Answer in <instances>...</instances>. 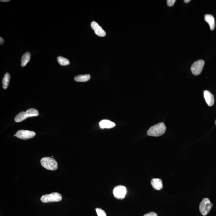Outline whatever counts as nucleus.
I'll return each mask as SVG.
<instances>
[{"instance_id":"nucleus-5","label":"nucleus","mask_w":216,"mask_h":216,"mask_svg":"<svg viewBox=\"0 0 216 216\" xmlns=\"http://www.w3.org/2000/svg\"><path fill=\"white\" fill-rule=\"evenodd\" d=\"M127 193V190L125 186L118 185L114 188L113 190V195L117 199L122 200L125 198Z\"/></svg>"},{"instance_id":"nucleus-19","label":"nucleus","mask_w":216,"mask_h":216,"mask_svg":"<svg viewBox=\"0 0 216 216\" xmlns=\"http://www.w3.org/2000/svg\"><path fill=\"white\" fill-rule=\"evenodd\" d=\"M96 211L98 216H106V213L102 209L97 208L96 209Z\"/></svg>"},{"instance_id":"nucleus-14","label":"nucleus","mask_w":216,"mask_h":216,"mask_svg":"<svg viewBox=\"0 0 216 216\" xmlns=\"http://www.w3.org/2000/svg\"><path fill=\"white\" fill-rule=\"evenodd\" d=\"M90 75L89 74L85 75H79L74 77V80L77 82H85L89 81L90 78Z\"/></svg>"},{"instance_id":"nucleus-7","label":"nucleus","mask_w":216,"mask_h":216,"mask_svg":"<svg viewBox=\"0 0 216 216\" xmlns=\"http://www.w3.org/2000/svg\"><path fill=\"white\" fill-rule=\"evenodd\" d=\"M16 137L20 139L28 140L34 137L36 135L35 132L30 130H21L16 133Z\"/></svg>"},{"instance_id":"nucleus-17","label":"nucleus","mask_w":216,"mask_h":216,"mask_svg":"<svg viewBox=\"0 0 216 216\" xmlns=\"http://www.w3.org/2000/svg\"><path fill=\"white\" fill-rule=\"evenodd\" d=\"M26 113L27 117H37L39 115V113L38 110L33 108L28 109L26 110Z\"/></svg>"},{"instance_id":"nucleus-23","label":"nucleus","mask_w":216,"mask_h":216,"mask_svg":"<svg viewBox=\"0 0 216 216\" xmlns=\"http://www.w3.org/2000/svg\"><path fill=\"white\" fill-rule=\"evenodd\" d=\"M10 1V0H1V2H7Z\"/></svg>"},{"instance_id":"nucleus-15","label":"nucleus","mask_w":216,"mask_h":216,"mask_svg":"<svg viewBox=\"0 0 216 216\" xmlns=\"http://www.w3.org/2000/svg\"><path fill=\"white\" fill-rule=\"evenodd\" d=\"M10 79V74L9 73H6L4 75L3 80H2V86H3L4 89H6L8 88Z\"/></svg>"},{"instance_id":"nucleus-9","label":"nucleus","mask_w":216,"mask_h":216,"mask_svg":"<svg viewBox=\"0 0 216 216\" xmlns=\"http://www.w3.org/2000/svg\"><path fill=\"white\" fill-rule=\"evenodd\" d=\"M204 96L208 106H213L214 102V98L213 94L210 92L206 90L204 91Z\"/></svg>"},{"instance_id":"nucleus-13","label":"nucleus","mask_w":216,"mask_h":216,"mask_svg":"<svg viewBox=\"0 0 216 216\" xmlns=\"http://www.w3.org/2000/svg\"><path fill=\"white\" fill-rule=\"evenodd\" d=\"M31 54L29 52H26L22 56L21 60V66L22 67H25L28 64L30 58Z\"/></svg>"},{"instance_id":"nucleus-1","label":"nucleus","mask_w":216,"mask_h":216,"mask_svg":"<svg viewBox=\"0 0 216 216\" xmlns=\"http://www.w3.org/2000/svg\"><path fill=\"white\" fill-rule=\"evenodd\" d=\"M166 130L165 124L161 122L154 125L148 130L147 134L148 136L153 137H159L163 135Z\"/></svg>"},{"instance_id":"nucleus-10","label":"nucleus","mask_w":216,"mask_h":216,"mask_svg":"<svg viewBox=\"0 0 216 216\" xmlns=\"http://www.w3.org/2000/svg\"><path fill=\"white\" fill-rule=\"evenodd\" d=\"M205 20L209 24L210 30H214L215 27V22L213 16L211 14H206L205 16Z\"/></svg>"},{"instance_id":"nucleus-2","label":"nucleus","mask_w":216,"mask_h":216,"mask_svg":"<svg viewBox=\"0 0 216 216\" xmlns=\"http://www.w3.org/2000/svg\"><path fill=\"white\" fill-rule=\"evenodd\" d=\"M41 163L43 167L48 170H55L58 168L57 161L51 157H44L41 159Z\"/></svg>"},{"instance_id":"nucleus-11","label":"nucleus","mask_w":216,"mask_h":216,"mask_svg":"<svg viewBox=\"0 0 216 216\" xmlns=\"http://www.w3.org/2000/svg\"><path fill=\"white\" fill-rule=\"evenodd\" d=\"M100 127L101 129H110L116 126L115 124L108 120H103L99 122Z\"/></svg>"},{"instance_id":"nucleus-16","label":"nucleus","mask_w":216,"mask_h":216,"mask_svg":"<svg viewBox=\"0 0 216 216\" xmlns=\"http://www.w3.org/2000/svg\"><path fill=\"white\" fill-rule=\"evenodd\" d=\"M27 116L26 115V113L25 112H21L18 113L15 118V121L16 122H19L24 121L27 118Z\"/></svg>"},{"instance_id":"nucleus-24","label":"nucleus","mask_w":216,"mask_h":216,"mask_svg":"<svg viewBox=\"0 0 216 216\" xmlns=\"http://www.w3.org/2000/svg\"><path fill=\"white\" fill-rule=\"evenodd\" d=\"M184 1L185 3H189V2H190V0H185Z\"/></svg>"},{"instance_id":"nucleus-22","label":"nucleus","mask_w":216,"mask_h":216,"mask_svg":"<svg viewBox=\"0 0 216 216\" xmlns=\"http://www.w3.org/2000/svg\"><path fill=\"white\" fill-rule=\"evenodd\" d=\"M4 42V40L2 38V37H1L0 38V44H1V45H2V44H3Z\"/></svg>"},{"instance_id":"nucleus-25","label":"nucleus","mask_w":216,"mask_h":216,"mask_svg":"<svg viewBox=\"0 0 216 216\" xmlns=\"http://www.w3.org/2000/svg\"><path fill=\"white\" fill-rule=\"evenodd\" d=\"M215 124H216V121H215Z\"/></svg>"},{"instance_id":"nucleus-3","label":"nucleus","mask_w":216,"mask_h":216,"mask_svg":"<svg viewBox=\"0 0 216 216\" xmlns=\"http://www.w3.org/2000/svg\"><path fill=\"white\" fill-rule=\"evenodd\" d=\"M62 199V197L59 193H54L45 194L41 197V200L44 203L58 202Z\"/></svg>"},{"instance_id":"nucleus-18","label":"nucleus","mask_w":216,"mask_h":216,"mask_svg":"<svg viewBox=\"0 0 216 216\" xmlns=\"http://www.w3.org/2000/svg\"><path fill=\"white\" fill-rule=\"evenodd\" d=\"M57 61L58 63L62 66H66L70 64V61L67 58L62 57H57Z\"/></svg>"},{"instance_id":"nucleus-12","label":"nucleus","mask_w":216,"mask_h":216,"mask_svg":"<svg viewBox=\"0 0 216 216\" xmlns=\"http://www.w3.org/2000/svg\"><path fill=\"white\" fill-rule=\"evenodd\" d=\"M152 186L157 190H160L163 188V184L162 180L159 178H153L151 180Z\"/></svg>"},{"instance_id":"nucleus-6","label":"nucleus","mask_w":216,"mask_h":216,"mask_svg":"<svg viewBox=\"0 0 216 216\" xmlns=\"http://www.w3.org/2000/svg\"><path fill=\"white\" fill-rule=\"evenodd\" d=\"M204 64L205 61L202 60H198L193 63L191 66V71L193 75L197 76L201 74Z\"/></svg>"},{"instance_id":"nucleus-8","label":"nucleus","mask_w":216,"mask_h":216,"mask_svg":"<svg viewBox=\"0 0 216 216\" xmlns=\"http://www.w3.org/2000/svg\"><path fill=\"white\" fill-rule=\"evenodd\" d=\"M91 26L97 36L103 37L106 35V34L105 30L95 21H93L92 22Z\"/></svg>"},{"instance_id":"nucleus-20","label":"nucleus","mask_w":216,"mask_h":216,"mask_svg":"<svg viewBox=\"0 0 216 216\" xmlns=\"http://www.w3.org/2000/svg\"><path fill=\"white\" fill-rule=\"evenodd\" d=\"M176 2L175 0H168L167 3L168 6L169 7H171L174 5Z\"/></svg>"},{"instance_id":"nucleus-4","label":"nucleus","mask_w":216,"mask_h":216,"mask_svg":"<svg viewBox=\"0 0 216 216\" xmlns=\"http://www.w3.org/2000/svg\"><path fill=\"white\" fill-rule=\"evenodd\" d=\"M213 206V204L211 203L209 199L207 198H204L200 204V213L202 215L206 216L211 210Z\"/></svg>"},{"instance_id":"nucleus-21","label":"nucleus","mask_w":216,"mask_h":216,"mask_svg":"<svg viewBox=\"0 0 216 216\" xmlns=\"http://www.w3.org/2000/svg\"><path fill=\"white\" fill-rule=\"evenodd\" d=\"M144 216H157V214L154 212H150V213H146Z\"/></svg>"}]
</instances>
